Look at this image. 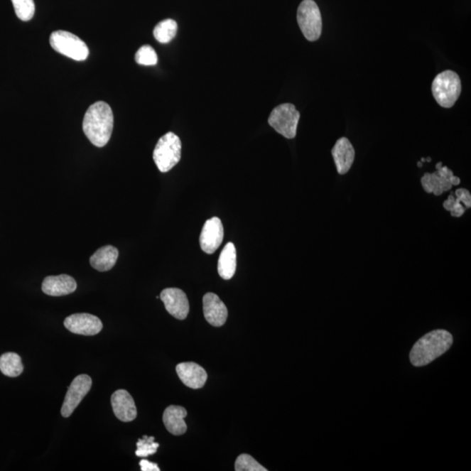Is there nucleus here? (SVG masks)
<instances>
[{
	"label": "nucleus",
	"mask_w": 471,
	"mask_h": 471,
	"mask_svg": "<svg viewBox=\"0 0 471 471\" xmlns=\"http://www.w3.org/2000/svg\"><path fill=\"white\" fill-rule=\"evenodd\" d=\"M82 129L87 139L98 148L104 147L112 136L114 114L108 103L97 102L87 109Z\"/></svg>",
	"instance_id": "1"
},
{
	"label": "nucleus",
	"mask_w": 471,
	"mask_h": 471,
	"mask_svg": "<svg viewBox=\"0 0 471 471\" xmlns=\"http://www.w3.org/2000/svg\"><path fill=\"white\" fill-rule=\"evenodd\" d=\"M452 344L453 337L450 332L443 329H438L425 335L413 345L409 359L413 366H426L445 354Z\"/></svg>",
	"instance_id": "2"
},
{
	"label": "nucleus",
	"mask_w": 471,
	"mask_h": 471,
	"mask_svg": "<svg viewBox=\"0 0 471 471\" xmlns=\"http://www.w3.org/2000/svg\"><path fill=\"white\" fill-rule=\"evenodd\" d=\"M431 89L436 102L444 109H450L461 94L460 77L453 71H444L435 76Z\"/></svg>",
	"instance_id": "3"
},
{
	"label": "nucleus",
	"mask_w": 471,
	"mask_h": 471,
	"mask_svg": "<svg viewBox=\"0 0 471 471\" xmlns=\"http://www.w3.org/2000/svg\"><path fill=\"white\" fill-rule=\"evenodd\" d=\"M182 143L174 133L168 132L161 137L153 153V159L163 173L170 171L181 160Z\"/></svg>",
	"instance_id": "4"
},
{
	"label": "nucleus",
	"mask_w": 471,
	"mask_h": 471,
	"mask_svg": "<svg viewBox=\"0 0 471 471\" xmlns=\"http://www.w3.org/2000/svg\"><path fill=\"white\" fill-rule=\"evenodd\" d=\"M50 45L56 52L72 60L83 61L90 55L87 44L67 31H55L50 36Z\"/></svg>",
	"instance_id": "5"
},
{
	"label": "nucleus",
	"mask_w": 471,
	"mask_h": 471,
	"mask_svg": "<svg viewBox=\"0 0 471 471\" xmlns=\"http://www.w3.org/2000/svg\"><path fill=\"white\" fill-rule=\"evenodd\" d=\"M298 26L305 39L316 41L323 33V18L319 6L313 0H303L298 9Z\"/></svg>",
	"instance_id": "6"
},
{
	"label": "nucleus",
	"mask_w": 471,
	"mask_h": 471,
	"mask_svg": "<svg viewBox=\"0 0 471 471\" xmlns=\"http://www.w3.org/2000/svg\"><path fill=\"white\" fill-rule=\"evenodd\" d=\"M300 118L301 114L293 104L284 103L273 110L268 119V124L276 132L287 139H293L296 136Z\"/></svg>",
	"instance_id": "7"
},
{
	"label": "nucleus",
	"mask_w": 471,
	"mask_h": 471,
	"mask_svg": "<svg viewBox=\"0 0 471 471\" xmlns=\"http://www.w3.org/2000/svg\"><path fill=\"white\" fill-rule=\"evenodd\" d=\"M461 180L455 177L453 171L447 166H443L442 163L436 164V171L434 173H425L421 183L427 193H433L435 196H441L445 191L451 188L460 185Z\"/></svg>",
	"instance_id": "8"
},
{
	"label": "nucleus",
	"mask_w": 471,
	"mask_h": 471,
	"mask_svg": "<svg viewBox=\"0 0 471 471\" xmlns=\"http://www.w3.org/2000/svg\"><path fill=\"white\" fill-rule=\"evenodd\" d=\"M91 386L92 379L87 374H80L72 381L61 408V415L63 417L67 418L74 413L83 398L90 391Z\"/></svg>",
	"instance_id": "9"
},
{
	"label": "nucleus",
	"mask_w": 471,
	"mask_h": 471,
	"mask_svg": "<svg viewBox=\"0 0 471 471\" xmlns=\"http://www.w3.org/2000/svg\"><path fill=\"white\" fill-rule=\"evenodd\" d=\"M64 325L72 334L93 336L102 330L103 325L98 317L90 313H75L68 316Z\"/></svg>",
	"instance_id": "10"
},
{
	"label": "nucleus",
	"mask_w": 471,
	"mask_h": 471,
	"mask_svg": "<svg viewBox=\"0 0 471 471\" xmlns=\"http://www.w3.org/2000/svg\"><path fill=\"white\" fill-rule=\"evenodd\" d=\"M160 298L170 315L180 320L186 319L190 312V304L183 291L178 288L164 289L161 293Z\"/></svg>",
	"instance_id": "11"
},
{
	"label": "nucleus",
	"mask_w": 471,
	"mask_h": 471,
	"mask_svg": "<svg viewBox=\"0 0 471 471\" xmlns=\"http://www.w3.org/2000/svg\"><path fill=\"white\" fill-rule=\"evenodd\" d=\"M224 239V227L218 217L207 220L200 235V247L207 254H212Z\"/></svg>",
	"instance_id": "12"
},
{
	"label": "nucleus",
	"mask_w": 471,
	"mask_h": 471,
	"mask_svg": "<svg viewBox=\"0 0 471 471\" xmlns=\"http://www.w3.org/2000/svg\"><path fill=\"white\" fill-rule=\"evenodd\" d=\"M114 415L121 422L129 423L135 420L137 416V409L131 396L124 389H119L111 396Z\"/></svg>",
	"instance_id": "13"
},
{
	"label": "nucleus",
	"mask_w": 471,
	"mask_h": 471,
	"mask_svg": "<svg viewBox=\"0 0 471 471\" xmlns=\"http://www.w3.org/2000/svg\"><path fill=\"white\" fill-rule=\"evenodd\" d=\"M202 305H204L205 320L210 325L216 327L224 325L227 320L228 310L217 294L206 293L202 298Z\"/></svg>",
	"instance_id": "14"
},
{
	"label": "nucleus",
	"mask_w": 471,
	"mask_h": 471,
	"mask_svg": "<svg viewBox=\"0 0 471 471\" xmlns=\"http://www.w3.org/2000/svg\"><path fill=\"white\" fill-rule=\"evenodd\" d=\"M337 172L340 175L347 174L354 162L355 151L350 141L346 137L340 138L332 149Z\"/></svg>",
	"instance_id": "15"
},
{
	"label": "nucleus",
	"mask_w": 471,
	"mask_h": 471,
	"mask_svg": "<svg viewBox=\"0 0 471 471\" xmlns=\"http://www.w3.org/2000/svg\"><path fill=\"white\" fill-rule=\"evenodd\" d=\"M77 288V283L71 276L61 274L48 276L42 283V291L49 296H65L75 292Z\"/></svg>",
	"instance_id": "16"
},
{
	"label": "nucleus",
	"mask_w": 471,
	"mask_h": 471,
	"mask_svg": "<svg viewBox=\"0 0 471 471\" xmlns=\"http://www.w3.org/2000/svg\"><path fill=\"white\" fill-rule=\"evenodd\" d=\"M177 373L188 388L193 389H202L207 381L206 371L198 364L194 362L180 363L177 366Z\"/></svg>",
	"instance_id": "17"
},
{
	"label": "nucleus",
	"mask_w": 471,
	"mask_h": 471,
	"mask_svg": "<svg viewBox=\"0 0 471 471\" xmlns=\"http://www.w3.org/2000/svg\"><path fill=\"white\" fill-rule=\"evenodd\" d=\"M187 411L180 406L171 405L163 413V423L167 431L172 435H181L187 431V425L185 422Z\"/></svg>",
	"instance_id": "18"
},
{
	"label": "nucleus",
	"mask_w": 471,
	"mask_h": 471,
	"mask_svg": "<svg viewBox=\"0 0 471 471\" xmlns=\"http://www.w3.org/2000/svg\"><path fill=\"white\" fill-rule=\"evenodd\" d=\"M471 207V195L466 189H458L452 193L447 200L443 202V208L449 210L451 216L461 217L467 209Z\"/></svg>",
	"instance_id": "19"
},
{
	"label": "nucleus",
	"mask_w": 471,
	"mask_h": 471,
	"mask_svg": "<svg viewBox=\"0 0 471 471\" xmlns=\"http://www.w3.org/2000/svg\"><path fill=\"white\" fill-rule=\"evenodd\" d=\"M237 269V251L234 244L228 243L222 251L218 259L217 271L222 278L229 281Z\"/></svg>",
	"instance_id": "20"
},
{
	"label": "nucleus",
	"mask_w": 471,
	"mask_h": 471,
	"mask_svg": "<svg viewBox=\"0 0 471 471\" xmlns=\"http://www.w3.org/2000/svg\"><path fill=\"white\" fill-rule=\"evenodd\" d=\"M119 251L116 247L106 246L99 250L90 258V265L99 271H107L112 269L116 265Z\"/></svg>",
	"instance_id": "21"
},
{
	"label": "nucleus",
	"mask_w": 471,
	"mask_h": 471,
	"mask_svg": "<svg viewBox=\"0 0 471 471\" xmlns=\"http://www.w3.org/2000/svg\"><path fill=\"white\" fill-rule=\"evenodd\" d=\"M0 370L9 377H18L24 370L21 356L15 353L4 354L0 357Z\"/></svg>",
	"instance_id": "22"
},
{
	"label": "nucleus",
	"mask_w": 471,
	"mask_h": 471,
	"mask_svg": "<svg viewBox=\"0 0 471 471\" xmlns=\"http://www.w3.org/2000/svg\"><path fill=\"white\" fill-rule=\"evenodd\" d=\"M177 33L178 23L171 18L161 21L154 29L156 40L162 44H167L173 40Z\"/></svg>",
	"instance_id": "23"
},
{
	"label": "nucleus",
	"mask_w": 471,
	"mask_h": 471,
	"mask_svg": "<svg viewBox=\"0 0 471 471\" xmlns=\"http://www.w3.org/2000/svg\"><path fill=\"white\" fill-rule=\"evenodd\" d=\"M15 13L22 21L32 20L36 13V4L33 0H11Z\"/></svg>",
	"instance_id": "24"
},
{
	"label": "nucleus",
	"mask_w": 471,
	"mask_h": 471,
	"mask_svg": "<svg viewBox=\"0 0 471 471\" xmlns=\"http://www.w3.org/2000/svg\"><path fill=\"white\" fill-rule=\"evenodd\" d=\"M137 450L136 455L138 458H147L148 455H154L158 449L159 443L155 442L153 436L144 435L143 438L138 440L136 443Z\"/></svg>",
	"instance_id": "25"
},
{
	"label": "nucleus",
	"mask_w": 471,
	"mask_h": 471,
	"mask_svg": "<svg viewBox=\"0 0 471 471\" xmlns=\"http://www.w3.org/2000/svg\"><path fill=\"white\" fill-rule=\"evenodd\" d=\"M136 61L141 66H155L158 63V57L151 45H143L136 53Z\"/></svg>",
	"instance_id": "26"
},
{
	"label": "nucleus",
	"mask_w": 471,
	"mask_h": 471,
	"mask_svg": "<svg viewBox=\"0 0 471 471\" xmlns=\"http://www.w3.org/2000/svg\"><path fill=\"white\" fill-rule=\"evenodd\" d=\"M236 471H266L265 467L259 465L250 455L242 454L237 458Z\"/></svg>",
	"instance_id": "27"
},
{
	"label": "nucleus",
	"mask_w": 471,
	"mask_h": 471,
	"mask_svg": "<svg viewBox=\"0 0 471 471\" xmlns=\"http://www.w3.org/2000/svg\"><path fill=\"white\" fill-rule=\"evenodd\" d=\"M139 465L141 471H160V468L156 463L149 462L146 460V459H143V460L139 462Z\"/></svg>",
	"instance_id": "28"
},
{
	"label": "nucleus",
	"mask_w": 471,
	"mask_h": 471,
	"mask_svg": "<svg viewBox=\"0 0 471 471\" xmlns=\"http://www.w3.org/2000/svg\"><path fill=\"white\" fill-rule=\"evenodd\" d=\"M418 167H420V168L422 167V163H418Z\"/></svg>",
	"instance_id": "29"
}]
</instances>
